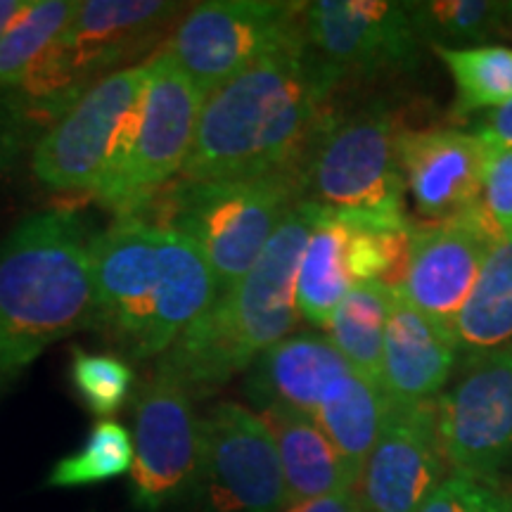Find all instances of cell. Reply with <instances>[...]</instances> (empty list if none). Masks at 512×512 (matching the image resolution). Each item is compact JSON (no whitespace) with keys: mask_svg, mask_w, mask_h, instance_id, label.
Returning a JSON list of instances; mask_svg holds the SVG:
<instances>
[{"mask_svg":"<svg viewBox=\"0 0 512 512\" xmlns=\"http://www.w3.org/2000/svg\"><path fill=\"white\" fill-rule=\"evenodd\" d=\"M302 202L299 174L242 181H174L136 219L176 230L207 256L219 292L252 271L285 216Z\"/></svg>","mask_w":512,"mask_h":512,"instance_id":"5b68a950","label":"cell"},{"mask_svg":"<svg viewBox=\"0 0 512 512\" xmlns=\"http://www.w3.org/2000/svg\"><path fill=\"white\" fill-rule=\"evenodd\" d=\"M91 240L79 214L50 209L0 242V394L50 344L93 328Z\"/></svg>","mask_w":512,"mask_h":512,"instance_id":"277c9868","label":"cell"},{"mask_svg":"<svg viewBox=\"0 0 512 512\" xmlns=\"http://www.w3.org/2000/svg\"><path fill=\"white\" fill-rule=\"evenodd\" d=\"M304 34L309 46L344 76L411 72L420 64V36L403 3H306Z\"/></svg>","mask_w":512,"mask_h":512,"instance_id":"5bb4252c","label":"cell"},{"mask_svg":"<svg viewBox=\"0 0 512 512\" xmlns=\"http://www.w3.org/2000/svg\"><path fill=\"white\" fill-rule=\"evenodd\" d=\"M347 228L335 211L320 209L297 268V309L316 328H328L332 313L351 290Z\"/></svg>","mask_w":512,"mask_h":512,"instance_id":"7402d4cb","label":"cell"},{"mask_svg":"<svg viewBox=\"0 0 512 512\" xmlns=\"http://www.w3.org/2000/svg\"><path fill=\"white\" fill-rule=\"evenodd\" d=\"M458 88L456 112L498 110L512 100V50L503 46L434 48Z\"/></svg>","mask_w":512,"mask_h":512,"instance_id":"484cf974","label":"cell"},{"mask_svg":"<svg viewBox=\"0 0 512 512\" xmlns=\"http://www.w3.org/2000/svg\"><path fill=\"white\" fill-rule=\"evenodd\" d=\"M69 380L83 406L93 415L117 413L136 387V373L117 354H91L76 347L72 351Z\"/></svg>","mask_w":512,"mask_h":512,"instance_id":"f1b7e54d","label":"cell"},{"mask_svg":"<svg viewBox=\"0 0 512 512\" xmlns=\"http://www.w3.org/2000/svg\"><path fill=\"white\" fill-rule=\"evenodd\" d=\"M491 147L475 133L458 128L401 131L399 166L403 188L432 221L465 214L482 200L486 159Z\"/></svg>","mask_w":512,"mask_h":512,"instance_id":"2e32d148","label":"cell"},{"mask_svg":"<svg viewBox=\"0 0 512 512\" xmlns=\"http://www.w3.org/2000/svg\"><path fill=\"white\" fill-rule=\"evenodd\" d=\"M448 472L437 401L418 406L389 403L380 439L354 491L363 512H418Z\"/></svg>","mask_w":512,"mask_h":512,"instance_id":"9a60e30c","label":"cell"},{"mask_svg":"<svg viewBox=\"0 0 512 512\" xmlns=\"http://www.w3.org/2000/svg\"><path fill=\"white\" fill-rule=\"evenodd\" d=\"M482 207L503 240L512 238V147L491 150L482 183Z\"/></svg>","mask_w":512,"mask_h":512,"instance_id":"4dcf8cb0","label":"cell"},{"mask_svg":"<svg viewBox=\"0 0 512 512\" xmlns=\"http://www.w3.org/2000/svg\"><path fill=\"white\" fill-rule=\"evenodd\" d=\"M320 207L299 202L273 233L238 285L219 292L159 356L155 370L169 375L192 399L219 392L297 328V268Z\"/></svg>","mask_w":512,"mask_h":512,"instance_id":"3957f363","label":"cell"},{"mask_svg":"<svg viewBox=\"0 0 512 512\" xmlns=\"http://www.w3.org/2000/svg\"><path fill=\"white\" fill-rule=\"evenodd\" d=\"M207 512H278L287 486L278 446L259 413L221 401L200 418V479Z\"/></svg>","mask_w":512,"mask_h":512,"instance_id":"30bf717a","label":"cell"},{"mask_svg":"<svg viewBox=\"0 0 512 512\" xmlns=\"http://www.w3.org/2000/svg\"><path fill=\"white\" fill-rule=\"evenodd\" d=\"M337 216L347 228V264L354 285L373 283L389 290L399 287L408 266L413 223L406 216Z\"/></svg>","mask_w":512,"mask_h":512,"instance_id":"cb8c5ba5","label":"cell"},{"mask_svg":"<svg viewBox=\"0 0 512 512\" xmlns=\"http://www.w3.org/2000/svg\"><path fill=\"white\" fill-rule=\"evenodd\" d=\"M306 3L209 0L178 19L164 50L204 98L304 36Z\"/></svg>","mask_w":512,"mask_h":512,"instance_id":"9c48e42d","label":"cell"},{"mask_svg":"<svg viewBox=\"0 0 512 512\" xmlns=\"http://www.w3.org/2000/svg\"><path fill=\"white\" fill-rule=\"evenodd\" d=\"M418 512H512V486L451 470Z\"/></svg>","mask_w":512,"mask_h":512,"instance_id":"f546056e","label":"cell"},{"mask_svg":"<svg viewBox=\"0 0 512 512\" xmlns=\"http://www.w3.org/2000/svg\"><path fill=\"white\" fill-rule=\"evenodd\" d=\"M501 240L482 202L453 219L415 226L406 273L394 292L451 332L486 256Z\"/></svg>","mask_w":512,"mask_h":512,"instance_id":"4fadbf2b","label":"cell"},{"mask_svg":"<svg viewBox=\"0 0 512 512\" xmlns=\"http://www.w3.org/2000/svg\"><path fill=\"white\" fill-rule=\"evenodd\" d=\"M131 501L159 512L190 494L200 479V415L192 396L164 373L140 384L133 399Z\"/></svg>","mask_w":512,"mask_h":512,"instance_id":"7c38bea8","label":"cell"},{"mask_svg":"<svg viewBox=\"0 0 512 512\" xmlns=\"http://www.w3.org/2000/svg\"><path fill=\"white\" fill-rule=\"evenodd\" d=\"M472 133L484 145H489L491 150H508V147H512V100L508 105L498 107V110L486 112L479 121L477 131Z\"/></svg>","mask_w":512,"mask_h":512,"instance_id":"d6a6232c","label":"cell"},{"mask_svg":"<svg viewBox=\"0 0 512 512\" xmlns=\"http://www.w3.org/2000/svg\"><path fill=\"white\" fill-rule=\"evenodd\" d=\"M278 512H363L354 489L313 498H287Z\"/></svg>","mask_w":512,"mask_h":512,"instance_id":"1f68e13d","label":"cell"},{"mask_svg":"<svg viewBox=\"0 0 512 512\" xmlns=\"http://www.w3.org/2000/svg\"><path fill=\"white\" fill-rule=\"evenodd\" d=\"M204 95L166 50L147 60L138 117L119 169L98 192L117 219H136L188 162Z\"/></svg>","mask_w":512,"mask_h":512,"instance_id":"52a82bcc","label":"cell"},{"mask_svg":"<svg viewBox=\"0 0 512 512\" xmlns=\"http://www.w3.org/2000/svg\"><path fill=\"white\" fill-rule=\"evenodd\" d=\"M460 366L451 332L392 290L384 332L380 384L389 403H434Z\"/></svg>","mask_w":512,"mask_h":512,"instance_id":"e0dca14e","label":"cell"},{"mask_svg":"<svg viewBox=\"0 0 512 512\" xmlns=\"http://www.w3.org/2000/svg\"><path fill=\"white\" fill-rule=\"evenodd\" d=\"M399 136L387 107H332L299 164L302 202L337 214L403 216Z\"/></svg>","mask_w":512,"mask_h":512,"instance_id":"8992f818","label":"cell"},{"mask_svg":"<svg viewBox=\"0 0 512 512\" xmlns=\"http://www.w3.org/2000/svg\"><path fill=\"white\" fill-rule=\"evenodd\" d=\"M460 366L512 344V238L486 256L482 273L451 325Z\"/></svg>","mask_w":512,"mask_h":512,"instance_id":"ffe728a7","label":"cell"},{"mask_svg":"<svg viewBox=\"0 0 512 512\" xmlns=\"http://www.w3.org/2000/svg\"><path fill=\"white\" fill-rule=\"evenodd\" d=\"M95 323L133 361L162 356L219 297L207 256L176 230L117 219L93 235Z\"/></svg>","mask_w":512,"mask_h":512,"instance_id":"7a4b0ae2","label":"cell"},{"mask_svg":"<svg viewBox=\"0 0 512 512\" xmlns=\"http://www.w3.org/2000/svg\"><path fill=\"white\" fill-rule=\"evenodd\" d=\"M441 446L453 472L512 482V344L460 366L437 399Z\"/></svg>","mask_w":512,"mask_h":512,"instance_id":"8fae6325","label":"cell"},{"mask_svg":"<svg viewBox=\"0 0 512 512\" xmlns=\"http://www.w3.org/2000/svg\"><path fill=\"white\" fill-rule=\"evenodd\" d=\"M351 366L328 335L302 332L266 349L249 366L245 392L259 411L283 408L316 418L320 403Z\"/></svg>","mask_w":512,"mask_h":512,"instance_id":"ac0fdd59","label":"cell"},{"mask_svg":"<svg viewBox=\"0 0 512 512\" xmlns=\"http://www.w3.org/2000/svg\"><path fill=\"white\" fill-rule=\"evenodd\" d=\"M76 10L79 3L72 0H27L0 38V93L27 79L34 64L69 27Z\"/></svg>","mask_w":512,"mask_h":512,"instance_id":"d4e9b609","label":"cell"},{"mask_svg":"<svg viewBox=\"0 0 512 512\" xmlns=\"http://www.w3.org/2000/svg\"><path fill=\"white\" fill-rule=\"evenodd\" d=\"M24 5H27V0H0V38L8 31L12 19L24 10Z\"/></svg>","mask_w":512,"mask_h":512,"instance_id":"836d02e7","label":"cell"},{"mask_svg":"<svg viewBox=\"0 0 512 512\" xmlns=\"http://www.w3.org/2000/svg\"><path fill=\"white\" fill-rule=\"evenodd\" d=\"M344 76L306 34L204 100L181 181H242L294 171L332 112Z\"/></svg>","mask_w":512,"mask_h":512,"instance_id":"6da1fadb","label":"cell"},{"mask_svg":"<svg viewBox=\"0 0 512 512\" xmlns=\"http://www.w3.org/2000/svg\"><path fill=\"white\" fill-rule=\"evenodd\" d=\"M508 19L512 22V3H508Z\"/></svg>","mask_w":512,"mask_h":512,"instance_id":"e575fe53","label":"cell"},{"mask_svg":"<svg viewBox=\"0 0 512 512\" xmlns=\"http://www.w3.org/2000/svg\"><path fill=\"white\" fill-rule=\"evenodd\" d=\"M392 290L373 283H356L332 313L328 339L351 370L380 384L384 332Z\"/></svg>","mask_w":512,"mask_h":512,"instance_id":"603a6c76","label":"cell"},{"mask_svg":"<svg viewBox=\"0 0 512 512\" xmlns=\"http://www.w3.org/2000/svg\"><path fill=\"white\" fill-rule=\"evenodd\" d=\"M147 60L117 69L88 88L38 138L31 169L50 190L98 192L119 169L136 126Z\"/></svg>","mask_w":512,"mask_h":512,"instance_id":"ba28073f","label":"cell"},{"mask_svg":"<svg viewBox=\"0 0 512 512\" xmlns=\"http://www.w3.org/2000/svg\"><path fill=\"white\" fill-rule=\"evenodd\" d=\"M259 415L278 446L287 498H313L354 489L347 463L316 420L283 408H268Z\"/></svg>","mask_w":512,"mask_h":512,"instance_id":"d6986e66","label":"cell"},{"mask_svg":"<svg viewBox=\"0 0 512 512\" xmlns=\"http://www.w3.org/2000/svg\"><path fill=\"white\" fill-rule=\"evenodd\" d=\"M387 413L389 399L382 384L368 380L356 370H349L328 389L316 418H313L347 463L354 486L370 451L380 439Z\"/></svg>","mask_w":512,"mask_h":512,"instance_id":"44dd1931","label":"cell"},{"mask_svg":"<svg viewBox=\"0 0 512 512\" xmlns=\"http://www.w3.org/2000/svg\"><path fill=\"white\" fill-rule=\"evenodd\" d=\"M403 5L420 41H430L432 48L486 41L498 34L508 19V3L491 0H425Z\"/></svg>","mask_w":512,"mask_h":512,"instance_id":"4316f807","label":"cell"},{"mask_svg":"<svg viewBox=\"0 0 512 512\" xmlns=\"http://www.w3.org/2000/svg\"><path fill=\"white\" fill-rule=\"evenodd\" d=\"M133 467V439L121 422L100 420L72 456L57 460L48 472L50 489H81L121 477Z\"/></svg>","mask_w":512,"mask_h":512,"instance_id":"83f0119b","label":"cell"}]
</instances>
